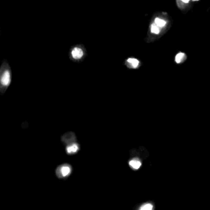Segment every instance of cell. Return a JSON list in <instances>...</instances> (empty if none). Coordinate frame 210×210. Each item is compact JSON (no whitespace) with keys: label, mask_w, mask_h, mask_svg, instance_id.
<instances>
[{"label":"cell","mask_w":210,"mask_h":210,"mask_svg":"<svg viewBox=\"0 0 210 210\" xmlns=\"http://www.w3.org/2000/svg\"><path fill=\"white\" fill-rule=\"evenodd\" d=\"M139 210H153V205L151 203H146L143 205Z\"/></svg>","instance_id":"cell-9"},{"label":"cell","mask_w":210,"mask_h":210,"mask_svg":"<svg viewBox=\"0 0 210 210\" xmlns=\"http://www.w3.org/2000/svg\"><path fill=\"white\" fill-rule=\"evenodd\" d=\"M83 54H84V53H83L82 50L81 48L79 47L74 48L71 52V55L73 57V58L76 60H79L81 59L82 57Z\"/></svg>","instance_id":"cell-2"},{"label":"cell","mask_w":210,"mask_h":210,"mask_svg":"<svg viewBox=\"0 0 210 210\" xmlns=\"http://www.w3.org/2000/svg\"><path fill=\"white\" fill-rule=\"evenodd\" d=\"M193 1H199V0H193Z\"/></svg>","instance_id":"cell-11"},{"label":"cell","mask_w":210,"mask_h":210,"mask_svg":"<svg viewBox=\"0 0 210 210\" xmlns=\"http://www.w3.org/2000/svg\"><path fill=\"white\" fill-rule=\"evenodd\" d=\"M11 82V71L9 65L4 62L0 68V92L3 94Z\"/></svg>","instance_id":"cell-1"},{"label":"cell","mask_w":210,"mask_h":210,"mask_svg":"<svg viewBox=\"0 0 210 210\" xmlns=\"http://www.w3.org/2000/svg\"><path fill=\"white\" fill-rule=\"evenodd\" d=\"M59 172L62 177H66L71 173V168L68 165H63L60 168Z\"/></svg>","instance_id":"cell-4"},{"label":"cell","mask_w":210,"mask_h":210,"mask_svg":"<svg viewBox=\"0 0 210 210\" xmlns=\"http://www.w3.org/2000/svg\"><path fill=\"white\" fill-rule=\"evenodd\" d=\"M155 24L157 26H158L159 27H164L166 25V22L159 18H156L155 19Z\"/></svg>","instance_id":"cell-7"},{"label":"cell","mask_w":210,"mask_h":210,"mask_svg":"<svg viewBox=\"0 0 210 210\" xmlns=\"http://www.w3.org/2000/svg\"><path fill=\"white\" fill-rule=\"evenodd\" d=\"M79 147L77 144H72L67 147V152L68 154H74L79 151Z\"/></svg>","instance_id":"cell-6"},{"label":"cell","mask_w":210,"mask_h":210,"mask_svg":"<svg viewBox=\"0 0 210 210\" xmlns=\"http://www.w3.org/2000/svg\"><path fill=\"white\" fill-rule=\"evenodd\" d=\"M160 32V30L158 26H157L155 24H153L151 25V32L154 34H159Z\"/></svg>","instance_id":"cell-8"},{"label":"cell","mask_w":210,"mask_h":210,"mask_svg":"<svg viewBox=\"0 0 210 210\" xmlns=\"http://www.w3.org/2000/svg\"><path fill=\"white\" fill-rule=\"evenodd\" d=\"M129 165L134 170L139 169L141 166V161L137 159H134L129 162Z\"/></svg>","instance_id":"cell-5"},{"label":"cell","mask_w":210,"mask_h":210,"mask_svg":"<svg viewBox=\"0 0 210 210\" xmlns=\"http://www.w3.org/2000/svg\"><path fill=\"white\" fill-rule=\"evenodd\" d=\"M127 66L130 68H137L139 65V61L138 60H137V59H134V58H129L127 60Z\"/></svg>","instance_id":"cell-3"},{"label":"cell","mask_w":210,"mask_h":210,"mask_svg":"<svg viewBox=\"0 0 210 210\" xmlns=\"http://www.w3.org/2000/svg\"><path fill=\"white\" fill-rule=\"evenodd\" d=\"M181 1H182V2H184V3H189L190 0H181Z\"/></svg>","instance_id":"cell-10"}]
</instances>
